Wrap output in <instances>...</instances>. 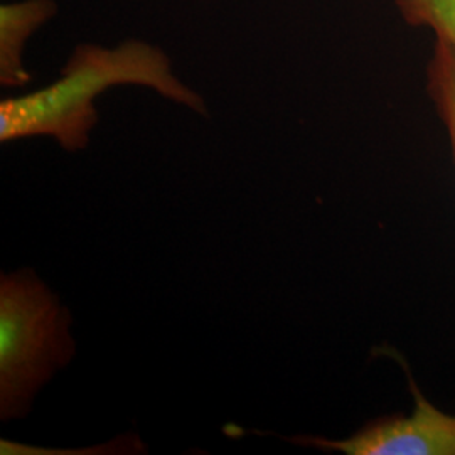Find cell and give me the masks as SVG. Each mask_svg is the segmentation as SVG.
Returning a JSON list of instances; mask_svg holds the SVG:
<instances>
[{
  "label": "cell",
  "instance_id": "6da1fadb",
  "mask_svg": "<svg viewBox=\"0 0 455 455\" xmlns=\"http://www.w3.org/2000/svg\"><path fill=\"white\" fill-rule=\"evenodd\" d=\"M137 84L206 114L203 98L174 75L169 56L146 41L116 48L80 44L61 69V78L24 97L0 103V142L52 137L68 152L88 146L97 125L95 100L112 86Z\"/></svg>",
  "mask_w": 455,
  "mask_h": 455
},
{
  "label": "cell",
  "instance_id": "7a4b0ae2",
  "mask_svg": "<svg viewBox=\"0 0 455 455\" xmlns=\"http://www.w3.org/2000/svg\"><path fill=\"white\" fill-rule=\"evenodd\" d=\"M71 317L33 272L0 280V419H22L34 395L75 356Z\"/></svg>",
  "mask_w": 455,
  "mask_h": 455
},
{
  "label": "cell",
  "instance_id": "3957f363",
  "mask_svg": "<svg viewBox=\"0 0 455 455\" xmlns=\"http://www.w3.org/2000/svg\"><path fill=\"white\" fill-rule=\"evenodd\" d=\"M408 379L413 396L408 415L376 419L344 440L297 437L293 442L347 455H455V415L428 402L410 373Z\"/></svg>",
  "mask_w": 455,
  "mask_h": 455
},
{
  "label": "cell",
  "instance_id": "277c9868",
  "mask_svg": "<svg viewBox=\"0 0 455 455\" xmlns=\"http://www.w3.org/2000/svg\"><path fill=\"white\" fill-rule=\"evenodd\" d=\"M54 0H20L0 7V83L19 88L31 82L22 56L28 39L56 14Z\"/></svg>",
  "mask_w": 455,
  "mask_h": 455
},
{
  "label": "cell",
  "instance_id": "5b68a950",
  "mask_svg": "<svg viewBox=\"0 0 455 455\" xmlns=\"http://www.w3.org/2000/svg\"><path fill=\"white\" fill-rule=\"evenodd\" d=\"M427 88L447 129L455 163V49L440 39L427 68Z\"/></svg>",
  "mask_w": 455,
  "mask_h": 455
},
{
  "label": "cell",
  "instance_id": "8992f818",
  "mask_svg": "<svg viewBox=\"0 0 455 455\" xmlns=\"http://www.w3.org/2000/svg\"><path fill=\"white\" fill-rule=\"evenodd\" d=\"M410 26L427 28L455 49V0H396Z\"/></svg>",
  "mask_w": 455,
  "mask_h": 455
}]
</instances>
